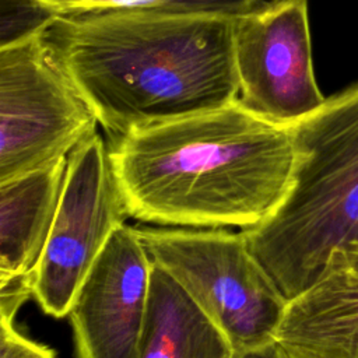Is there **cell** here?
Instances as JSON below:
<instances>
[{
  "label": "cell",
  "mask_w": 358,
  "mask_h": 358,
  "mask_svg": "<svg viewBox=\"0 0 358 358\" xmlns=\"http://www.w3.org/2000/svg\"><path fill=\"white\" fill-rule=\"evenodd\" d=\"M262 0H85L71 13L124 10L159 15L236 17L255 10Z\"/></svg>",
  "instance_id": "obj_12"
},
{
  "label": "cell",
  "mask_w": 358,
  "mask_h": 358,
  "mask_svg": "<svg viewBox=\"0 0 358 358\" xmlns=\"http://www.w3.org/2000/svg\"><path fill=\"white\" fill-rule=\"evenodd\" d=\"M67 158L0 183V280L31 274L48 242Z\"/></svg>",
  "instance_id": "obj_10"
},
{
  "label": "cell",
  "mask_w": 358,
  "mask_h": 358,
  "mask_svg": "<svg viewBox=\"0 0 358 358\" xmlns=\"http://www.w3.org/2000/svg\"><path fill=\"white\" fill-rule=\"evenodd\" d=\"M45 21L0 45V183L67 158L99 123L53 56Z\"/></svg>",
  "instance_id": "obj_5"
},
{
  "label": "cell",
  "mask_w": 358,
  "mask_h": 358,
  "mask_svg": "<svg viewBox=\"0 0 358 358\" xmlns=\"http://www.w3.org/2000/svg\"><path fill=\"white\" fill-rule=\"evenodd\" d=\"M32 295V273L0 280V316L14 319L22 303Z\"/></svg>",
  "instance_id": "obj_14"
},
{
  "label": "cell",
  "mask_w": 358,
  "mask_h": 358,
  "mask_svg": "<svg viewBox=\"0 0 358 358\" xmlns=\"http://www.w3.org/2000/svg\"><path fill=\"white\" fill-rule=\"evenodd\" d=\"M239 94L250 113L291 127L326 98L313 73L308 0H278L234 17Z\"/></svg>",
  "instance_id": "obj_7"
},
{
  "label": "cell",
  "mask_w": 358,
  "mask_h": 358,
  "mask_svg": "<svg viewBox=\"0 0 358 358\" xmlns=\"http://www.w3.org/2000/svg\"><path fill=\"white\" fill-rule=\"evenodd\" d=\"M154 264L166 271L241 355L275 341L288 301L250 252L242 231L134 225Z\"/></svg>",
  "instance_id": "obj_4"
},
{
  "label": "cell",
  "mask_w": 358,
  "mask_h": 358,
  "mask_svg": "<svg viewBox=\"0 0 358 358\" xmlns=\"http://www.w3.org/2000/svg\"><path fill=\"white\" fill-rule=\"evenodd\" d=\"M0 358H57L56 352L39 344L14 326V319L0 316Z\"/></svg>",
  "instance_id": "obj_13"
},
{
  "label": "cell",
  "mask_w": 358,
  "mask_h": 358,
  "mask_svg": "<svg viewBox=\"0 0 358 358\" xmlns=\"http://www.w3.org/2000/svg\"><path fill=\"white\" fill-rule=\"evenodd\" d=\"M235 358H294V357L284 345H281L278 341H274L262 348L236 355Z\"/></svg>",
  "instance_id": "obj_15"
},
{
  "label": "cell",
  "mask_w": 358,
  "mask_h": 358,
  "mask_svg": "<svg viewBox=\"0 0 358 358\" xmlns=\"http://www.w3.org/2000/svg\"><path fill=\"white\" fill-rule=\"evenodd\" d=\"M43 10L52 14H67L71 13L77 6L85 0H32Z\"/></svg>",
  "instance_id": "obj_16"
},
{
  "label": "cell",
  "mask_w": 358,
  "mask_h": 358,
  "mask_svg": "<svg viewBox=\"0 0 358 358\" xmlns=\"http://www.w3.org/2000/svg\"><path fill=\"white\" fill-rule=\"evenodd\" d=\"M129 217L108 145L95 131L67 157L56 217L32 271V298L46 315H69L84 280Z\"/></svg>",
  "instance_id": "obj_6"
},
{
  "label": "cell",
  "mask_w": 358,
  "mask_h": 358,
  "mask_svg": "<svg viewBox=\"0 0 358 358\" xmlns=\"http://www.w3.org/2000/svg\"><path fill=\"white\" fill-rule=\"evenodd\" d=\"M275 341L302 358H358V249L336 255L310 288L288 301Z\"/></svg>",
  "instance_id": "obj_9"
},
{
  "label": "cell",
  "mask_w": 358,
  "mask_h": 358,
  "mask_svg": "<svg viewBox=\"0 0 358 358\" xmlns=\"http://www.w3.org/2000/svg\"><path fill=\"white\" fill-rule=\"evenodd\" d=\"M151 268L136 228H117L67 315L76 358H137Z\"/></svg>",
  "instance_id": "obj_8"
},
{
  "label": "cell",
  "mask_w": 358,
  "mask_h": 358,
  "mask_svg": "<svg viewBox=\"0 0 358 358\" xmlns=\"http://www.w3.org/2000/svg\"><path fill=\"white\" fill-rule=\"evenodd\" d=\"M350 249H358V245H355V246H352V248H350ZM347 252V250H345Z\"/></svg>",
  "instance_id": "obj_17"
},
{
  "label": "cell",
  "mask_w": 358,
  "mask_h": 358,
  "mask_svg": "<svg viewBox=\"0 0 358 358\" xmlns=\"http://www.w3.org/2000/svg\"><path fill=\"white\" fill-rule=\"evenodd\" d=\"M45 39L109 137L236 101L234 17L52 14Z\"/></svg>",
  "instance_id": "obj_1"
},
{
  "label": "cell",
  "mask_w": 358,
  "mask_h": 358,
  "mask_svg": "<svg viewBox=\"0 0 358 358\" xmlns=\"http://www.w3.org/2000/svg\"><path fill=\"white\" fill-rule=\"evenodd\" d=\"M222 330L190 295L152 263L137 358H235Z\"/></svg>",
  "instance_id": "obj_11"
},
{
  "label": "cell",
  "mask_w": 358,
  "mask_h": 358,
  "mask_svg": "<svg viewBox=\"0 0 358 358\" xmlns=\"http://www.w3.org/2000/svg\"><path fill=\"white\" fill-rule=\"evenodd\" d=\"M289 130V190L264 221L241 229L287 301L310 288L336 255L358 245V84L326 98Z\"/></svg>",
  "instance_id": "obj_3"
},
{
  "label": "cell",
  "mask_w": 358,
  "mask_h": 358,
  "mask_svg": "<svg viewBox=\"0 0 358 358\" xmlns=\"http://www.w3.org/2000/svg\"><path fill=\"white\" fill-rule=\"evenodd\" d=\"M108 155L130 217L159 227L250 228L289 190V127L238 101L110 137Z\"/></svg>",
  "instance_id": "obj_2"
},
{
  "label": "cell",
  "mask_w": 358,
  "mask_h": 358,
  "mask_svg": "<svg viewBox=\"0 0 358 358\" xmlns=\"http://www.w3.org/2000/svg\"><path fill=\"white\" fill-rule=\"evenodd\" d=\"M294 358H302V357H298V355H294V354H291Z\"/></svg>",
  "instance_id": "obj_18"
}]
</instances>
